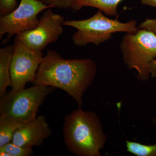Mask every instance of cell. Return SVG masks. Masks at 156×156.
<instances>
[{
	"instance_id": "8fae6325",
	"label": "cell",
	"mask_w": 156,
	"mask_h": 156,
	"mask_svg": "<svg viewBox=\"0 0 156 156\" xmlns=\"http://www.w3.org/2000/svg\"><path fill=\"white\" fill-rule=\"evenodd\" d=\"M123 0H74L73 10L79 11L83 7L97 8L106 15L116 16L118 6ZM141 1V0H140Z\"/></svg>"
},
{
	"instance_id": "9c48e42d",
	"label": "cell",
	"mask_w": 156,
	"mask_h": 156,
	"mask_svg": "<svg viewBox=\"0 0 156 156\" xmlns=\"http://www.w3.org/2000/svg\"><path fill=\"white\" fill-rule=\"evenodd\" d=\"M52 131L44 116L22 125L15 132L11 142L23 147H39L50 137Z\"/></svg>"
},
{
	"instance_id": "3957f363",
	"label": "cell",
	"mask_w": 156,
	"mask_h": 156,
	"mask_svg": "<svg viewBox=\"0 0 156 156\" xmlns=\"http://www.w3.org/2000/svg\"><path fill=\"white\" fill-rule=\"evenodd\" d=\"M62 25L76 29L72 39L74 44L78 47L90 44L98 46L110 40L112 34L118 32L134 33L138 29L134 20L122 22L117 18L112 19L106 17L99 10L88 19L64 20Z\"/></svg>"
},
{
	"instance_id": "7c38bea8",
	"label": "cell",
	"mask_w": 156,
	"mask_h": 156,
	"mask_svg": "<svg viewBox=\"0 0 156 156\" xmlns=\"http://www.w3.org/2000/svg\"><path fill=\"white\" fill-rule=\"evenodd\" d=\"M21 126L9 117L0 116V147L11 142L15 132Z\"/></svg>"
},
{
	"instance_id": "5bb4252c",
	"label": "cell",
	"mask_w": 156,
	"mask_h": 156,
	"mask_svg": "<svg viewBox=\"0 0 156 156\" xmlns=\"http://www.w3.org/2000/svg\"><path fill=\"white\" fill-rule=\"evenodd\" d=\"M0 151L8 153L11 156H31L34 154L32 147H23L9 142L0 147Z\"/></svg>"
},
{
	"instance_id": "d6986e66",
	"label": "cell",
	"mask_w": 156,
	"mask_h": 156,
	"mask_svg": "<svg viewBox=\"0 0 156 156\" xmlns=\"http://www.w3.org/2000/svg\"><path fill=\"white\" fill-rule=\"evenodd\" d=\"M143 5L156 8V0H141Z\"/></svg>"
},
{
	"instance_id": "277c9868",
	"label": "cell",
	"mask_w": 156,
	"mask_h": 156,
	"mask_svg": "<svg viewBox=\"0 0 156 156\" xmlns=\"http://www.w3.org/2000/svg\"><path fill=\"white\" fill-rule=\"evenodd\" d=\"M123 60L129 69L135 70L137 79L147 82L151 76L149 65L156 57V35L143 29L126 33L120 44Z\"/></svg>"
},
{
	"instance_id": "9a60e30c",
	"label": "cell",
	"mask_w": 156,
	"mask_h": 156,
	"mask_svg": "<svg viewBox=\"0 0 156 156\" xmlns=\"http://www.w3.org/2000/svg\"><path fill=\"white\" fill-rule=\"evenodd\" d=\"M44 2L51 8L73 9L74 0H44Z\"/></svg>"
},
{
	"instance_id": "5b68a950",
	"label": "cell",
	"mask_w": 156,
	"mask_h": 156,
	"mask_svg": "<svg viewBox=\"0 0 156 156\" xmlns=\"http://www.w3.org/2000/svg\"><path fill=\"white\" fill-rule=\"evenodd\" d=\"M52 87L34 85L19 91L6 92L0 99V115L11 118L20 125L34 120L39 107L54 91Z\"/></svg>"
},
{
	"instance_id": "ac0fdd59",
	"label": "cell",
	"mask_w": 156,
	"mask_h": 156,
	"mask_svg": "<svg viewBox=\"0 0 156 156\" xmlns=\"http://www.w3.org/2000/svg\"><path fill=\"white\" fill-rule=\"evenodd\" d=\"M151 76L156 80V60L154 59L151 62L149 65Z\"/></svg>"
},
{
	"instance_id": "e0dca14e",
	"label": "cell",
	"mask_w": 156,
	"mask_h": 156,
	"mask_svg": "<svg viewBox=\"0 0 156 156\" xmlns=\"http://www.w3.org/2000/svg\"><path fill=\"white\" fill-rule=\"evenodd\" d=\"M139 28L149 31L156 35V18L146 19L140 24Z\"/></svg>"
},
{
	"instance_id": "6da1fadb",
	"label": "cell",
	"mask_w": 156,
	"mask_h": 156,
	"mask_svg": "<svg viewBox=\"0 0 156 156\" xmlns=\"http://www.w3.org/2000/svg\"><path fill=\"white\" fill-rule=\"evenodd\" d=\"M97 72L91 58L66 59L55 50H48L33 83L62 89L82 108L84 93L93 83Z\"/></svg>"
},
{
	"instance_id": "8992f818",
	"label": "cell",
	"mask_w": 156,
	"mask_h": 156,
	"mask_svg": "<svg viewBox=\"0 0 156 156\" xmlns=\"http://www.w3.org/2000/svg\"><path fill=\"white\" fill-rule=\"evenodd\" d=\"M14 50L10 73L11 90L19 91L25 88L29 82H33L43 59L42 51L35 50L15 37Z\"/></svg>"
},
{
	"instance_id": "44dd1931",
	"label": "cell",
	"mask_w": 156,
	"mask_h": 156,
	"mask_svg": "<svg viewBox=\"0 0 156 156\" xmlns=\"http://www.w3.org/2000/svg\"><path fill=\"white\" fill-rule=\"evenodd\" d=\"M41 1H42V2H44V0H41Z\"/></svg>"
},
{
	"instance_id": "ffe728a7",
	"label": "cell",
	"mask_w": 156,
	"mask_h": 156,
	"mask_svg": "<svg viewBox=\"0 0 156 156\" xmlns=\"http://www.w3.org/2000/svg\"><path fill=\"white\" fill-rule=\"evenodd\" d=\"M0 156H11L8 153L5 151H0Z\"/></svg>"
},
{
	"instance_id": "7a4b0ae2",
	"label": "cell",
	"mask_w": 156,
	"mask_h": 156,
	"mask_svg": "<svg viewBox=\"0 0 156 156\" xmlns=\"http://www.w3.org/2000/svg\"><path fill=\"white\" fill-rule=\"evenodd\" d=\"M62 132L66 148L77 156H101L107 136L95 112L74 110L64 118Z\"/></svg>"
},
{
	"instance_id": "30bf717a",
	"label": "cell",
	"mask_w": 156,
	"mask_h": 156,
	"mask_svg": "<svg viewBox=\"0 0 156 156\" xmlns=\"http://www.w3.org/2000/svg\"><path fill=\"white\" fill-rule=\"evenodd\" d=\"M14 50V44L0 49V96L5 94L6 89L11 87L10 68Z\"/></svg>"
},
{
	"instance_id": "52a82bcc",
	"label": "cell",
	"mask_w": 156,
	"mask_h": 156,
	"mask_svg": "<svg viewBox=\"0 0 156 156\" xmlns=\"http://www.w3.org/2000/svg\"><path fill=\"white\" fill-rule=\"evenodd\" d=\"M50 8L41 0H21L14 11L1 16L0 38L7 34L8 40L14 35L35 28L39 23L38 14Z\"/></svg>"
},
{
	"instance_id": "2e32d148",
	"label": "cell",
	"mask_w": 156,
	"mask_h": 156,
	"mask_svg": "<svg viewBox=\"0 0 156 156\" xmlns=\"http://www.w3.org/2000/svg\"><path fill=\"white\" fill-rule=\"evenodd\" d=\"M17 7V0H0L1 16L9 14Z\"/></svg>"
},
{
	"instance_id": "4fadbf2b",
	"label": "cell",
	"mask_w": 156,
	"mask_h": 156,
	"mask_svg": "<svg viewBox=\"0 0 156 156\" xmlns=\"http://www.w3.org/2000/svg\"><path fill=\"white\" fill-rule=\"evenodd\" d=\"M156 125V118L154 120ZM126 151L137 156H156V144L153 145H146L140 143L127 140Z\"/></svg>"
},
{
	"instance_id": "ba28073f",
	"label": "cell",
	"mask_w": 156,
	"mask_h": 156,
	"mask_svg": "<svg viewBox=\"0 0 156 156\" xmlns=\"http://www.w3.org/2000/svg\"><path fill=\"white\" fill-rule=\"evenodd\" d=\"M64 17L54 13L51 8L46 9L37 27L16 35L20 41L34 50L42 51L49 44L55 43L63 33Z\"/></svg>"
}]
</instances>
